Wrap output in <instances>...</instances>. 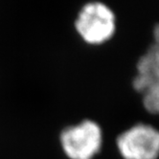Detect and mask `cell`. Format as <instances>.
I'll list each match as a JSON object with an SVG mask.
<instances>
[{
	"label": "cell",
	"mask_w": 159,
	"mask_h": 159,
	"mask_svg": "<svg viewBox=\"0 0 159 159\" xmlns=\"http://www.w3.org/2000/svg\"><path fill=\"white\" fill-rule=\"evenodd\" d=\"M133 88L141 93L145 108L159 113V22L152 28V40L136 62Z\"/></svg>",
	"instance_id": "cell-1"
},
{
	"label": "cell",
	"mask_w": 159,
	"mask_h": 159,
	"mask_svg": "<svg viewBox=\"0 0 159 159\" xmlns=\"http://www.w3.org/2000/svg\"><path fill=\"white\" fill-rule=\"evenodd\" d=\"M75 27L88 43L99 44L109 39L116 30V16L106 3L89 1L80 10Z\"/></svg>",
	"instance_id": "cell-2"
},
{
	"label": "cell",
	"mask_w": 159,
	"mask_h": 159,
	"mask_svg": "<svg viewBox=\"0 0 159 159\" xmlns=\"http://www.w3.org/2000/svg\"><path fill=\"white\" fill-rule=\"evenodd\" d=\"M116 145L125 159H156L159 156V129L152 124L137 122L117 135Z\"/></svg>",
	"instance_id": "cell-3"
},
{
	"label": "cell",
	"mask_w": 159,
	"mask_h": 159,
	"mask_svg": "<svg viewBox=\"0 0 159 159\" xmlns=\"http://www.w3.org/2000/svg\"><path fill=\"white\" fill-rule=\"evenodd\" d=\"M61 142L71 159H91L103 144V129L96 121L84 119L62 129Z\"/></svg>",
	"instance_id": "cell-4"
}]
</instances>
